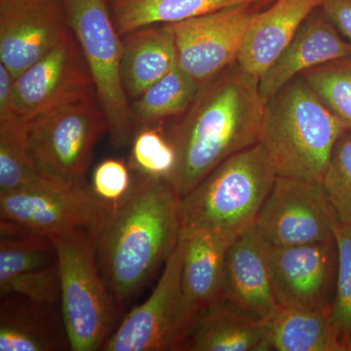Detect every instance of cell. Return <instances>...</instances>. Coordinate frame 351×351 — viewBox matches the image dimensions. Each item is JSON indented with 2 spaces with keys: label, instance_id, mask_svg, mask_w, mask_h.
Segmentation results:
<instances>
[{
  "label": "cell",
  "instance_id": "obj_1",
  "mask_svg": "<svg viewBox=\"0 0 351 351\" xmlns=\"http://www.w3.org/2000/svg\"><path fill=\"white\" fill-rule=\"evenodd\" d=\"M267 101L237 62L201 85L166 133L177 157L170 184L180 197L226 159L260 142Z\"/></svg>",
  "mask_w": 351,
  "mask_h": 351
},
{
  "label": "cell",
  "instance_id": "obj_2",
  "mask_svg": "<svg viewBox=\"0 0 351 351\" xmlns=\"http://www.w3.org/2000/svg\"><path fill=\"white\" fill-rule=\"evenodd\" d=\"M180 201L169 182L137 176L133 193L97 233V262L119 309L142 292L175 250Z\"/></svg>",
  "mask_w": 351,
  "mask_h": 351
},
{
  "label": "cell",
  "instance_id": "obj_3",
  "mask_svg": "<svg viewBox=\"0 0 351 351\" xmlns=\"http://www.w3.org/2000/svg\"><path fill=\"white\" fill-rule=\"evenodd\" d=\"M343 122L302 75L267 99L260 144L277 177L322 182Z\"/></svg>",
  "mask_w": 351,
  "mask_h": 351
},
{
  "label": "cell",
  "instance_id": "obj_4",
  "mask_svg": "<svg viewBox=\"0 0 351 351\" xmlns=\"http://www.w3.org/2000/svg\"><path fill=\"white\" fill-rule=\"evenodd\" d=\"M277 175L260 143L230 156L180 201L181 226H195L230 243L255 226Z\"/></svg>",
  "mask_w": 351,
  "mask_h": 351
},
{
  "label": "cell",
  "instance_id": "obj_5",
  "mask_svg": "<svg viewBox=\"0 0 351 351\" xmlns=\"http://www.w3.org/2000/svg\"><path fill=\"white\" fill-rule=\"evenodd\" d=\"M97 232L73 230L51 237L57 250L61 311L71 350H103L119 307L101 276Z\"/></svg>",
  "mask_w": 351,
  "mask_h": 351
},
{
  "label": "cell",
  "instance_id": "obj_6",
  "mask_svg": "<svg viewBox=\"0 0 351 351\" xmlns=\"http://www.w3.org/2000/svg\"><path fill=\"white\" fill-rule=\"evenodd\" d=\"M32 161L39 174L64 186L86 184L94 147L107 121L92 92L25 121Z\"/></svg>",
  "mask_w": 351,
  "mask_h": 351
},
{
  "label": "cell",
  "instance_id": "obj_7",
  "mask_svg": "<svg viewBox=\"0 0 351 351\" xmlns=\"http://www.w3.org/2000/svg\"><path fill=\"white\" fill-rule=\"evenodd\" d=\"M113 145L122 147L135 135L132 108L121 75L122 43L106 0H64Z\"/></svg>",
  "mask_w": 351,
  "mask_h": 351
},
{
  "label": "cell",
  "instance_id": "obj_8",
  "mask_svg": "<svg viewBox=\"0 0 351 351\" xmlns=\"http://www.w3.org/2000/svg\"><path fill=\"white\" fill-rule=\"evenodd\" d=\"M182 263L178 241L149 299L122 319L104 351L184 350L200 313L184 294Z\"/></svg>",
  "mask_w": 351,
  "mask_h": 351
},
{
  "label": "cell",
  "instance_id": "obj_9",
  "mask_svg": "<svg viewBox=\"0 0 351 351\" xmlns=\"http://www.w3.org/2000/svg\"><path fill=\"white\" fill-rule=\"evenodd\" d=\"M339 223L322 182L276 177L255 226L269 246L288 247L332 239Z\"/></svg>",
  "mask_w": 351,
  "mask_h": 351
},
{
  "label": "cell",
  "instance_id": "obj_10",
  "mask_svg": "<svg viewBox=\"0 0 351 351\" xmlns=\"http://www.w3.org/2000/svg\"><path fill=\"white\" fill-rule=\"evenodd\" d=\"M0 214L1 219L50 237L73 230L98 233L108 217L89 184L64 186L48 180L0 195Z\"/></svg>",
  "mask_w": 351,
  "mask_h": 351
},
{
  "label": "cell",
  "instance_id": "obj_11",
  "mask_svg": "<svg viewBox=\"0 0 351 351\" xmlns=\"http://www.w3.org/2000/svg\"><path fill=\"white\" fill-rule=\"evenodd\" d=\"M242 4L171 24L178 64L202 85L237 63L245 36L257 11Z\"/></svg>",
  "mask_w": 351,
  "mask_h": 351
},
{
  "label": "cell",
  "instance_id": "obj_12",
  "mask_svg": "<svg viewBox=\"0 0 351 351\" xmlns=\"http://www.w3.org/2000/svg\"><path fill=\"white\" fill-rule=\"evenodd\" d=\"M95 91L86 60L69 29L52 49L14 78V104L24 121Z\"/></svg>",
  "mask_w": 351,
  "mask_h": 351
},
{
  "label": "cell",
  "instance_id": "obj_13",
  "mask_svg": "<svg viewBox=\"0 0 351 351\" xmlns=\"http://www.w3.org/2000/svg\"><path fill=\"white\" fill-rule=\"evenodd\" d=\"M269 261L279 306L331 308L338 269L335 237L295 246L269 245Z\"/></svg>",
  "mask_w": 351,
  "mask_h": 351
},
{
  "label": "cell",
  "instance_id": "obj_14",
  "mask_svg": "<svg viewBox=\"0 0 351 351\" xmlns=\"http://www.w3.org/2000/svg\"><path fill=\"white\" fill-rule=\"evenodd\" d=\"M69 29L64 0H0V63L16 78Z\"/></svg>",
  "mask_w": 351,
  "mask_h": 351
},
{
  "label": "cell",
  "instance_id": "obj_15",
  "mask_svg": "<svg viewBox=\"0 0 351 351\" xmlns=\"http://www.w3.org/2000/svg\"><path fill=\"white\" fill-rule=\"evenodd\" d=\"M225 301L254 319L267 321L279 307L269 245L255 226L232 241L226 257Z\"/></svg>",
  "mask_w": 351,
  "mask_h": 351
},
{
  "label": "cell",
  "instance_id": "obj_16",
  "mask_svg": "<svg viewBox=\"0 0 351 351\" xmlns=\"http://www.w3.org/2000/svg\"><path fill=\"white\" fill-rule=\"evenodd\" d=\"M316 10L261 77L258 89L263 98L269 99L308 69L351 56V43L341 38L323 11Z\"/></svg>",
  "mask_w": 351,
  "mask_h": 351
},
{
  "label": "cell",
  "instance_id": "obj_17",
  "mask_svg": "<svg viewBox=\"0 0 351 351\" xmlns=\"http://www.w3.org/2000/svg\"><path fill=\"white\" fill-rule=\"evenodd\" d=\"M320 7V0H276L254 16L237 58L239 68L255 82L274 64L300 27Z\"/></svg>",
  "mask_w": 351,
  "mask_h": 351
},
{
  "label": "cell",
  "instance_id": "obj_18",
  "mask_svg": "<svg viewBox=\"0 0 351 351\" xmlns=\"http://www.w3.org/2000/svg\"><path fill=\"white\" fill-rule=\"evenodd\" d=\"M182 283L189 302L199 313L225 301L226 252L230 243L215 233L181 226Z\"/></svg>",
  "mask_w": 351,
  "mask_h": 351
},
{
  "label": "cell",
  "instance_id": "obj_19",
  "mask_svg": "<svg viewBox=\"0 0 351 351\" xmlns=\"http://www.w3.org/2000/svg\"><path fill=\"white\" fill-rule=\"evenodd\" d=\"M71 350L61 313L45 306L9 295L1 298L0 350Z\"/></svg>",
  "mask_w": 351,
  "mask_h": 351
},
{
  "label": "cell",
  "instance_id": "obj_20",
  "mask_svg": "<svg viewBox=\"0 0 351 351\" xmlns=\"http://www.w3.org/2000/svg\"><path fill=\"white\" fill-rule=\"evenodd\" d=\"M121 75L127 96L136 100L178 63L171 24L149 25L121 38Z\"/></svg>",
  "mask_w": 351,
  "mask_h": 351
},
{
  "label": "cell",
  "instance_id": "obj_21",
  "mask_svg": "<svg viewBox=\"0 0 351 351\" xmlns=\"http://www.w3.org/2000/svg\"><path fill=\"white\" fill-rule=\"evenodd\" d=\"M184 350L265 351V321L219 302L200 313Z\"/></svg>",
  "mask_w": 351,
  "mask_h": 351
},
{
  "label": "cell",
  "instance_id": "obj_22",
  "mask_svg": "<svg viewBox=\"0 0 351 351\" xmlns=\"http://www.w3.org/2000/svg\"><path fill=\"white\" fill-rule=\"evenodd\" d=\"M265 323V351H343L331 323V308L279 306Z\"/></svg>",
  "mask_w": 351,
  "mask_h": 351
},
{
  "label": "cell",
  "instance_id": "obj_23",
  "mask_svg": "<svg viewBox=\"0 0 351 351\" xmlns=\"http://www.w3.org/2000/svg\"><path fill=\"white\" fill-rule=\"evenodd\" d=\"M267 0H114L112 18L120 36L149 25L175 24L242 4Z\"/></svg>",
  "mask_w": 351,
  "mask_h": 351
},
{
  "label": "cell",
  "instance_id": "obj_24",
  "mask_svg": "<svg viewBox=\"0 0 351 351\" xmlns=\"http://www.w3.org/2000/svg\"><path fill=\"white\" fill-rule=\"evenodd\" d=\"M200 85L177 63L159 82L132 104L134 123L142 127L179 117L186 112L199 91Z\"/></svg>",
  "mask_w": 351,
  "mask_h": 351
},
{
  "label": "cell",
  "instance_id": "obj_25",
  "mask_svg": "<svg viewBox=\"0 0 351 351\" xmlns=\"http://www.w3.org/2000/svg\"><path fill=\"white\" fill-rule=\"evenodd\" d=\"M0 282L57 263L54 241L15 221L1 219Z\"/></svg>",
  "mask_w": 351,
  "mask_h": 351
},
{
  "label": "cell",
  "instance_id": "obj_26",
  "mask_svg": "<svg viewBox=\"0 0 351 351\" xmlns=\"http://www.w3.org/2000/svg\"><path fill=\"white\" fill-rule=\"evenodd\" d=\"M45 181L29 154L24 120L17 112L0 117V195Z\"/></svg>",
  "mask_w": 351,
  "mask_h": 351
},
{
  "label": "cell",
  "instance_id": "obj_27",
  "mask_svg": "<svg viewBox=\"0 0 351 351\" xmlns=\"http://www.w3.org/2000/svg\"><path fill=\"white\" fill-rule=\"evenodd\" d=\"M176 160L174 147L160 128L145 126L135 132L128 164L136 175L170 182Z\"/></svg>",
  "mask_w": 351,
  "mask_h": 351
},
{
  "label": "cell",
  "instance_id": "obj_28",
  "mask_svg": "<svg viewBox=\"0 0 351 351\" xmlns=\"http://www.w3.org/2000/svg\"><path fill=\"white\" fill-rule=\"evenodd\" d=\"M301 75L351 131V56L320 64Z\"/></svg>",
  "mask_w": 351,
  "mask_h": 351
},
{
  "label": "cell",
  "instance_id": "obj_29",
  "mask_svg": "<svg viewBox=\"0 0 351 351\" xmlns=\"http://www.w3.org/2000/svg\"><path fill=\"white\" fill-rule=\"evenodd\" d=\"M334 237L338 251V269L331 323L337 339L346 350V341L351 335V226L339 223Z\"/></svg>",
  "mask_w": 351,
  "mask_h": 351
},
{
  "label": "cell",
  "instance_id": "obj_30",
  "mask_svg": "<svg viewBox=\"0 0 351 351\" xmlns=\"http://www.w3.org/2000/svg\"><path fill=\"white\" fill-rule=\"evenodd\" d=\"M322 182L339 223L351 226V131L335 145Z\"/></svg>",
  "mask_w": 351,
  "mask_h": 351
},
{
  "label": "cell",
  "instance_id": "obj_31",
  "mask_svg": "<svg viewBox=\"0 0 351 351\" xmlns=\"http://www.w3.org/2000/svg\"><path fill=\"white\" fill-rule=\"evenodd\" d=\"M137 176L119 159L101 161L92 173L90 189L108 216L123 204L135 189Z\"/></svg>",
  "mask_w": 351,
  "mask_h": 351
},
{
  "label": "cell",
  "instance_id": "obj_32",
  "mask_svg": "<svg viewBox=\"0 0 351 351\" xmlns=\"http://www.w3.org/2000/svg\"><path fill=\"white\" fill-rule=\"evenodd\" d=\"M1 298L15 295L29 301L45 304L61 306L58 262L43 269L17 274L0 282Z\"/></svg>",
  "mask_w": 351,
  "mask_h": 351
},
{
  "label": "cell",
  "instance_id": "obj_33",
  "mask_svg": "<svg viewBox=\"0 0 351 351\" xmlns=\"http://www.w3.org/2000/svg\"><path fill=\"white\" fill-rule=\"evenodd\" d=\"M319 8L351 43V0H320Z\"/></svg>",
  "mask_w": 351,
  "mask_h": 351
},
{
  "label": "cell",
  "instance_id": "obj_34",
  "mask_svg": "<svg viewBox=\"0 0 351 351\" xmlns=\"http://www.w3.org/2000/svg\"><path fill=\"white\" fill-rule=\"evenodd\" d=\"M346 350L351 351V335L350 338H348V341H346Z\"/></svg>",
  "mask_w": 351,
  "mask_h": 351
}]
</instances>
